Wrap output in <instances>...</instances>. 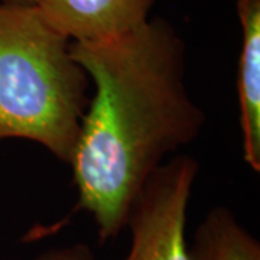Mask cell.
Segmentation results:
<instances>
[{"label": "cell", "instance_id": "obj_1", "mask_svg": "<svg viewBox=\"0 0 260 260\" xmlns=\"http://www.w3.org/2000/svg\"><path fill=\"white\" fill-rule=\"evenodd\" d=\"M70 51L93 87L70 162L75 211L106 243L126 230L155 171L200 136L205 114L186 88L185 44L165 19Z\"/></svg>", "mask_w": 260, "mask_h": 260}, {"label": "cell", "instance_id": "obj_2", "mask_svg": "<svg viewBox=\"0 0 260 260\" xmlns=\"http://www.w3.org/2000/svg\"><path fill=\"white\" fill-rule=\"evenodd\" d=\"M90 80L37 6L0 3V142L25 139L68 164Z\"/></svg>", "mask_w": 260, "mask_h": 260}, {"label": "cell", "instance_id": "obj_3", "mask_svg": "<svg viewBox=\"0 0 260 260\" xmlns=\"http://www.w3.org/2000/svg\"><path fill=\"white\" fill-rule=\"evenodd\" d=\"M198 160L175 155L149 178L130 211V249L121 260H191L186 214Z\"/></svg>", "mask_w": 260, "mask_h": 260}, {"label": "cell", "instance_id": "obj_4", "mask_svg": "<svg viewBox=\"0 0 260 260\" xmlns=\"http://www.w3.org/2000/svg\"><path fill=\"white\" fill-rule=\"evenodd\" d=\"M35 6L70 42H97L146 22L153 0H38Z\"/></svg>", "mask_w": 260, "mask_h": 260}, {"label": "cell", "instance_id": "obj_5", "mask_svg": "<svg viewBox=\"0 0 260 260\" xmlns=\"http://www.w3.org/2000/svg\"><path fill=\"white\" fill-rule=\"evenodd\" d=\"M242 48L237 70L243 159L260 172V0H237Z\"/></svg>", "mask_w": 260, "mask_h": 260}, {"label": "cell", "instance_id": "obj_6", "mask_svg": "<svg viewBox=\"0 0 260 260\" xmlns=\"http://www.w3.org/2000/svg\"><path fill=\"white\" fill-rule=\"evenodd\" d=\"M191 260H260V243L230 208L217 205L198 224Z\"/></svg>", "mask_w": 260, "mask_h": 260}, {"label": "cell", "instance_id": "obj_7", "mask_svg": "<svg viewBox=\"0 0 260 260\" xmlns=\"http://www.w3.org/2000/svg\"><path fill=\"white\" fill-rule=\"evenodd\" d=\"M34 260H94V254L87 244L75 243L41 251Z\"/></svg>", "mask_w": 260, "mask_h": 260}, {"label": "cell", "instance_id": "obj_8", "mask_svg": "<svg viewBox=\"0 0 260 260\" xmlns=\"http://www.w3.org/2000/svg\"><path fill=\"white\" fill-rule=\"evenodd\" d=\"M38 0H0V3L8 5H26V6H35Z\"/></svg>", "mask_w": 260, "mask_h": 260}]
</instances>
